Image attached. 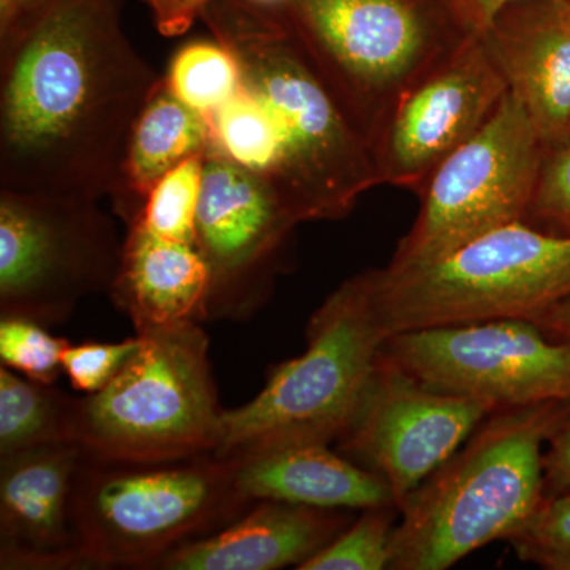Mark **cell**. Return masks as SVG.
I'll list each match as a JSON object with an SVG mask.
<instances>
[{"label":"cell","mask_w":570,"mask_h":570,"mask_svg":"<svg viewBox=\"0 0 570 570\" xmlns=\"http://www.w3.org/2000/svg\"><path fill=\"white\" fill-rule=\"evenodd\" d=\"M299 224L264 175L206 151L197 213V247L209 275L206 322H242L262 309Z\"/></svg>","instance_id":"cell-12"},{"label":"cell","mask_w":570,"mask_h":570,"mask_svg":"<svg viewBox=\"0 0 570 570\" xmlns=\"http://www.w3.org/2000/svg\"><path fill=\"white\" fill-rule=\"evenodd\" d=\"M508 92L482 33H469L382 119L370 141L379 184L422 193L434 168L485 126Z\"/></svg>","instance_id":"cell-14"},{"label":"cell","mask_w":570,"mask_h":570,"mask_svg":"<svg viewBox=\"0 0 570 570\" xmlns=\"http://www.w3.org/2000/svg\"><path fill=\"white\" fill-rule=\"evenodd\" d=\"M569 3H570V0H569Z\"/></svg>","instance_id":"cell-36"},{"label":"cell","mask_w":570,"mask_h":570,"mask_svg":"<svg viewBox=\"0 0 570 570\" xmlns=\"http://www.w3.org/2000/svg\"><path fill=\"white\" fill-rule=\"evenodd\" d=\"M69 341L52 336L31 318L0 316V365L41 384L63 374L62 354Z\"/></svg>","instance_id":"cell-26"},{"label":"cell","mask_w":570,"mask_h":570,"mask_svg":"<svg viewBox=\"0 0 570 570\" xmlns=\"http://www.w3.org/2000/svg\"><path fill=\"white\" fill-rule=\"evenodd\" d=\"M78 396L0 366V456L77 442Z\"/></svg>","instance_id":"cell-21"},{"label":"cell","mask_w":570,"mask_h":570,"mask_svg":"<svg viewBox=\"0 0 570 570\" xmlns=\"http://www.w3.org/2000/svg\"><path fill=\"white\" fill-rule=\"evenodd\" d=\"M367 273L387 337L498 318L534 321L570 298V236L520 220L431 264Z\"/></svg>","instance_id":"cell-7"},{"label":"cell","mask_w":570,"mask_h":570,"mask_svg":"<svg viewBox=\"0 0 570 570\" xmlns=\"http://www.w3.org/2000/svg\"><path fill=\"white\" fill-rule=\"evenodd\" d=\"M165 81L183 104L206 119L243 88L238 61L216 39L183 45L171 58Z\"/></svg>","instance_id":"cell-22"},{"label":"cell","mask_w":570,"mask_h":570,"mask_svg":"<svg viewBox=\"0 0 570 570\" xmlns=\"http://www.w3.org/2000/svg\"><path fill=\"white\" fill-rule=\"evenodd\" d=\"M214 149L247 170L264 175L275 171L277 138L272 119L245 88L208 119Z\"/></svg>","instance_id":"cell-23"},{"label":"cell","mask_w":570,"mask_h":570,"mask_svg":"<svg viewBox=\"0 0 570 570\" xmlns=\"http://www.w3.org/2000/svg\"><path fill=\"white\" fill-rule=\"evenodd\" d=\"M497 406L428 387L384 355L337 452L387 482L397 508L474 433Z\"/></svg>","instance_id":"cell-13"},{"label":"cell","mask_w":570,"mask_h":570,"mask_svg":"<svg viewBox=\"0 0 570 570\" xmlns=\"http://www.w3.org/2000/svg\"><path fill=\"white\" fill-rule=\"evenodd\" d=\"M508 542L521 561L547 570H570V491L543 498Z\"/></svg>","instance_id":"cell-27"},{"label":"cell","mask_w":570,"mask_h":570,"mask_svg":"<svg viewBox=\"0 0 570 570\" xmlns=\"http://www.w3.org/2000/svg\"><path fill=\"white\" fill-rule=\"evenodd\" d=\"M202 20L272 119L277 163L268 181L302 223L344 219L379 186L370 145L279 11L254 0H214Z\"/></svg>","instance_id":"cell-2"},{"label":"cell","mask_w":570,"mask_h":570,"mask_svg":"<svg viewBox=\"0 0 570 570\" xmlns=\"http://www.w3.org/2000/svg\"><path fill=\"white\" fill-rule=\"evenodd\" d=\"M124 239L96 198L0 189V316L61 325L110 294Z\"/></svg>","instance_id":"cell-9"},{"label":"cell","mask_w":570,"mask_h":570,"mask_svg":"<svg viewBox=\"0 0 570 570\" xmlns=\"http://www.w3.org/2000/svg\"><path fill=\"white\" fill-rule=\"evenodd\" d=\"M140 346L138 335L121 343H69L62 354L63 374L77 392L92 395L121 373Z\"/></svg>","instance_id":"cell-29"},{"label":"cell","mask_w":570,"mask_h":570,"mask_svg":"<svg viewBox=\"0 0 570 570\" xmlns=\"http://www.w3.org/2000/svg\"><path fill=\"white\" fill-rule=\"evenodd\" d=\"M230 460L236 463L239 489L250 502L351 512L396 504L385 480L322 442L276 445Z\"/></svg>","instance_id":"cell-18"},{"label":"cell","mask_w":570,"mask_h":570,"mask_svg":"<svg viewBox=\"0 0 570 570\" xmlns=\"http://www.w3.org/2000/svg\"><path fill=\"white\" fill-rule=\"evenodd\" d=\"M543 498L570 491V414L543 450Z\"/></svg>","instance_id":"cell-31"},{"label":"cell","mask_w":570,"mask_h":570,"mask_svg":"<svg viewBox=\"0 0 570 570\" xmlns=\"http://www.w3.org/2000/svg\"><path fill=\"white\" fill-rule=\"evenodd\" d=\"M400 508L365 509L332 542L298 570H384L392 561V540Z\"/></svg>","instance_id":"cell-24"},{"label":"cell","mask_w":570,"mask_h":570,"mask_svg":"<svg viewBox=\"0 0 570 570\" xmlns=\"http://www.w3.org/2000/svg\"><path fill=\"white\" fill-rule=\"evenodd\" d=\"M206 154L189 157L160 179L132 223L175 242L197 245V213ZM130 223V224H132ZM129 225V224H127Z\"/></svg>","instance_id":"cell-25"},{"label":"cell","mask_w":570,"mask_h":570,"mask_svg":"<svg viewBox=\"0 0 570 570\" xmlns=\"http://www.w3.org/2000/svg\"><path fill=\"white\" fill-rule=\"evenodd\" d=\"M543 332L553 340L570 344V298L562 299L558 305L534 318Z\"/></svg>","instance_id":"cell-34"},{"label":"cell","mask_w":570,"mask_h":570,"mask_svg":"<svg viewBox=\"0 0 570 570\" xmlns=\"http://www.w3.org/2000/svg\"><path fill=\"white\" fill-rule=\"evenodd\" d=\"M77 442L0 456V569H85L73 521Z\"/></svg>","instance_id":"cell-15"},{"label":"cell","mask_w":570,"mask_h":570,"mask_svg":"<svg viewBox=\"0 0 570 570\" xmlns=\"http://www.w3.org/2000/svg\"><path fill=\"white\" fill-rule=\"evenodd\" d=\"M382 355L428 387L498 409L570 403V344L528 318L396 333Z\"/></svg>","instance_id":"cell-11"},{"label":"cell","mask_w":570,"mask_h":570,"mask_svg":"<svg viewBox=\"0 0 570 570\" xmlns=\"http://www.w3.org/2000/svg\"><path fill=\"white\" fill-rule=\"evenodd\" d=\"M523 223L546 234L570 236V138L547 146Z\"/></svg>","instance_id":"cell-28"},{"label":"cell","mask_w":570,"mask_h":570,"mask_svg":"<svg viewBox=\"0 0 570 570\" xmlns=\"http://www.w3.org/2000/svg\"><path fill=\"white\" fill-rule=\"evenodd\" d=\"M275 7L367 145L401 92L471 33L450 0H281Z\"/></svg>","instance_id":"cell-6"},{"label":"cell","mask_w":570,"mask_h":570,"mask_svg":"<svg viewBox=\"0 0 570 570\" xmlns=\"http://www.w3.org/2000/svg\"><path fill=\"white\" fill-rule=\"evenodd\" d=\"M348 513L257 501L220 530L170 551L156 570L298 569L355 519Z\"/></svg>","instance_id":"cell-17"},{"label":"cell","mask_w":570,"mask_h":570,"mask_svg":"<svg viewBox=\"0 0 570 570\" xmlns=\"http://www.w3.org/2000/svg\"><path fill=\"white\" fill-rule=\"evenodd\" d=\"M253 504L239 489L235 461L213 453L116 461L85 452L71 521L85 569L151 570L170 551L220 530Z\"/></svg>","instance_id":"cell-4"},{"label":"cell","mask_w":570,"mask_h":570,"mask_svg":"<svg viewBox=\"0 0 570 570\" xmlns=\"http://www.w3.org/2000/svg\"><path fill=\"white\" fill-rule=\"evenodd\" d=\"M52 0H0V55L9 51L39 20Z\"/></svg>","instance_id":"cell-32"},{"label":"cell","mask_w":570,"mask_h":570,"mask_svg":"<svg viewBox=\"0 0 570 570\" xmlns=\"http://www.w3.org/2000/svg\"><path fill=\"white\" fill-rule=\"evenodd\" d=\"M570 403L501 407L400 505L390 570H445L524 527L543 501V450Z\"/></svg>","instance_id":"cell-3"},{"label":"cell","mask_w":570,"mask_h":570,"mask_svg":"<svg viewBox=\"0 0 570 570\" xmlns=\"http://www.w3.org/2000/svg\"><path fill=\"white\" fill-rule=\"evenodd\" d=\"M160 78L124 31L122 0H52L0 55V189L112 197Z\"/></svg>","instance_id":"cell-1"},{"label":"cell","mask_w":570,"mask_h":570,"mask_svg":"<svg viewBox=\"0 0 570 570\" xmlns=\"http://www.w3.org/2000/svg\"><path fill=\"white\" fill-rule=\"evenodd\" d=\"M543 153L530 112L509 91L485 126L426 179L417 219L389 266L431 264L494 228L524 220Z\"/></svg>","instance_id":"cell-10"},{"label":"cell","mask_w":570,"mask_h":570,"mask_svg":"<svg viewBox=\"0 0 570 570\" xmlns=\"http://www.w3.org/2000/svg\"><path fill=\"white\" fill-rule=\"evenodd\" d=\"M480 33L546 148L569 140V0L512 3Z\"/></svg>","instance_id":"cell-16"},{"label":"cell","mask_w":570,"mask_h":570,"mask_svg":"<svg viewBox=\"0 0 570 570\" xmlns=\"http://www.w3.org/2000/svg\"><path fill=\"white\" fill-rule=\"evenodd\" d=\"M385 340L370 273L348 277L307 322L306 351L273 366L253 400L223 412L214 455L242 459L295 442L332 444L354 415Z\"/></svg>","instance_id":"cell-5"},{"label":"cell","mask_w":570,"mask_h":570,"mask_svg":"<svg viewBox=\"0 0 570 570\" xmlns=\"http://www.w3.org/2000/svg\"><path fill=\"white\" fill-rule=\"evenodd\" d=\"M141 346L100 392L78 396L77 444L94 459L165 461L213 453L217 403L198 322L137 333Z\"/></svg>","instance_id":"cell-8"},{"label":"cell","mask_w":570,"mask_h":570,"mask_svg":"<svg viewBox=\"0 0 570 570\" xmlns=\"http://www.w3.org/2000/svg\"><path fill=\"white\" fill-rule=\"evenodd\" d=\"M569 138H570V129H569Z\"/></svg>","instance_id":"cell-35"},{"label":"cell","mask_w":570,"mask_h":570,"mask_svg":"<svg viewBox=\"0 0 570 570\" xmlns=\"http://www.w3.org/2000/svg\"><path fill=\"white\" fill-rule=\"evenodd\" d=\"M121 268L110 291L135 332L206 322L209 275L197 245L127 225Z\"/></svg>","instance_id":"cell-19"},{"label":"cell","mask_w":570,"mask_h":570,"mask_svg":"<svg viewBox=\"0 0 570 570\" xmlns=\"http://www.w3.org/2000/svg\"><path fill=\"white\" fill-rule=\"evenodd\" d=\"M214 0H146L153 11L154 24L165 37H179L202 20L205 10ZM254 2L277 6L281 0H254Z\"/></svg>","instance_id":"cell-30"},{"label":"cell","mask_w":570,"mask_h":570,"mask_svg":"<svg viewBox=\"0 0 570 570\" xmlns=\"http://www.w3.org/2000/svg\"><path fill=\"white\" fill-rule=\"evenodd\" d=\"M209 145L208 119L183 104L165 77L160 78L134 124L118 187L111 197L124 223H132L153 187L168 171L189 157L206 154Z\"/></svg>","instance_id":"cell-20"},{"label":"cell","mask_w":570,"mask_h":570,"mask_svg":"<svg viewBox=\"0 0 570 570\" xmlns=\"http://www.w3.org/2000/svg\"><path fill=\"white\" fill-rule=\"evenodd\" d=\"M469 32H483L499 11L523 0H450Z\"/></svg>","instance_id":"cell-33"}]
</instances>
